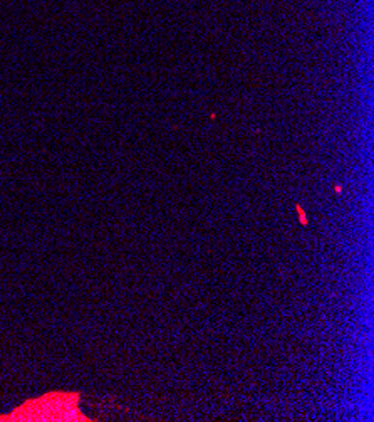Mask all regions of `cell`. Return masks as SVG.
I'll return each instance as SVG.
<instances>
[{
	"label": "cell",
	"instance_id": "cell-1",
	"mask_svg": "<svg viewBox=\"0 0 374 422\" xmlns=\"http://www.w3.org/2000/svg\"><path fill=\"white\" fill-rule=\"evenodd\" d=\"M71 397L68 394H54V402H49V395L40 397L44 405H36L32 402L24 404L19 412H14L10 421H86L84 416L77 412L76 404H71Z\"/></svg>",
	"mask_w": 374,
	"mask_h": 422
},
{
	"label": "cell",
	"instance_id": "cell-2",
	"mask_svg": "<svg viewBox=\"0 0 374 422\" xmlns=\"http://www.w3.org/2000/svg\"><path fill=\"white\" fill-rule=\"evenodd\" d=\"M295 209H297V212H299V214H301V223H302V224H307L306 214H304V211L301 209V206H295Z\"/></svg>",
	"mask_w": 374,
	"mask_h": 422
}]
</instances>
